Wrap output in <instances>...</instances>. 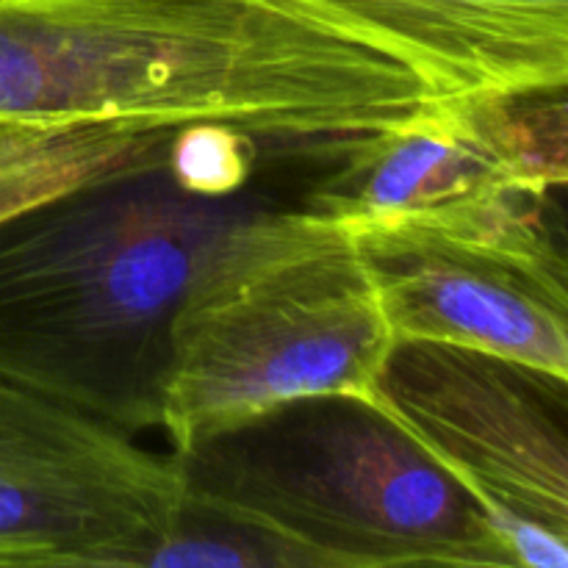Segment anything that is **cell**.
<instances>
[{"label": "cell", "mask_w": 568, "mask_h": 568, "mask_svg": "<svg viewBox=\"0 0 568 568\" xmlns=\"http://www.w3.org/2000/svg\"><path fill=\"white\" fill-rule=\"evenodd\" d=\"M427 100L286 0H0V125L214 122L320 161Z\"/></svg>", "instance_id": "1"}, {"label": "cell", "mask_w": 568, "mask_h": 568, "mask_svg": "<svg viewBox=\"0 0 568 568\" xmlns=\"http://www.w3.org/2000/svg\"><path fill=\"white\" fill-rule=\"evenodd\" d=\"M209 197L153 164L0 222V381L122 433L161 425L172 320L197 266L264 209Z\"/></svg>", "instance_id": "2"}, {"label": "cell", "mask_w": 568, "mask_h": 568, "mask_svg": "<svg viewBox=\"0 0 568 568\" xmlns=\"http://www.w3.org/2000/svg\"><path fill=\"white\" fill-rule=\"evenodd\" d=\"M392 347L347 225L264 205L211 247L183 292L159 427L178 455L292 399H372Z\"/></svg>", "instance_id": "3"}, {"label": "cell", "mask_w": 568, "mask_h": 568, "mask_svg": "<svg viewBox=\"0 0 568 568\" xmlns=\"http://www.w3.org/2000/svg\"><path fill=\"white\" fill-rule=\"evenodd\" d=\"M172 458L189 494L277 532L314 568H516L471 494L369 397L292 399Z\"/></svg>", "instance_id": "4"}, {"label": "cell", "mask_w": 568, "mask_h": 568, "mask_svg": "<svg viewBox=\"0 0 568 568\" xmlns=\"http://www.w3.org/2000/svg\"><path fill=\"white\" fill-rule=\"evenodd\" d=\"M499 189L344 222L394 342L480 349L568 377V270L558 194Z\"/></svg>", "instance_id": "5"}, {"label": "cell", "mask_w": 568, "mask_h": 568, "mask_svg": "<svg viewBox=\"0 0 568 568\" xmlns=\"http://www.w3.org/2000/svg\"><path fill=\"white\" fill-rule=\"evenodd\" d=\"M372 399L471 494L516 568L568 566V377L394 342Z\"/></svg>", "instance_id": "6"}, {"label": "cell", "mask_w": 568, "mask_h": 568, "mask_svg": "<svg viewBox=\"0 0 568 568\" xmlns=\"http://www.w3.org/2000/svg\"><path fill=\"white\" fill-rule=\"evenodd\" d=\"M181 505L172 455L0 381V566H139Z\"/></svg>", "instance_id": "7"}, {"label": "cell", "mask_w": 568, "mask_h": 568, "mask_svg": "<svg viewBox=\"0 0 568 568\" xmlns=\"http://www.w3.org/2000/svg\"><path fill=\"white\" fill-rule=\"evenodd\" d=\"M566 175V87L455 94L344 139L322 159L303 209L353 222L499 189L555 192Z\"/></svg>", "instance_id": "8"}, {"label": "cell", "mask_w": 568, "mask_h": 568, "mask_svg": "<svg viewBox=\"0 0 568 568\" xmlns=\"http://www.w3.org/2000/svg\"><path fill=\"white\" fill-rule=\"evenodd\" d=\"M397 61L427 98L564 89L568 0H286Z\"/></svg>", "instance_id": "9"}, {"label": "cell", "mask_w": 568, "mask_h": 568, "mask_svg": "<svg viewBox=\"0 0 568 568\" xmlns=\"http://www.w3.org/2000/svg\"><path fill=\"white\" fill-rule=\"evenodd\" d=\"M172 133L116 122L0 128V222L81 183L164 164Z\"/></svg>", "instance_id": "10"}, {"label": "cell", "mask_w": 568, "mask_h": 568, "mask_svg": "<svg viewBox=\"0 0 568 568\" xmlns=\"http://www.w3.org/2000/svg\"><path fill=\"white\" fill-rule=\"evenodd\" d=\"M142 568H314L308 555L258 521L183 494L170 530L142 555Z\"/></svg>", "instance_id": "11"}, {"label": "cell", "mask_w": 568, "mask_h": 568, "mask_svg": "<svg viewBox=\"0 0 568 568\" xmlns=\"http://www.w3.org/2000/svg\"><path fill=\"white\" fill-rule=\"evenodd\" d=\"M266 148L250 133L214 122L181 125L172 133L166 166L178 183L209 197H227L247 189Z\"/></svg>", "instance_id": "12"}, {"label": "cell", "mask_w": 568, "mask_h": 568, "mask_svg": "<svg viewBox=\"0 0 568 568\" xmlns=\"http://www.w3.org/2000/svg\"><path fill=\"white\" fill-rule=\"evenodd\" d=\"M0 128H9V125H0Z\"/></svg>", "instance_id": "13"}]
</instances>
